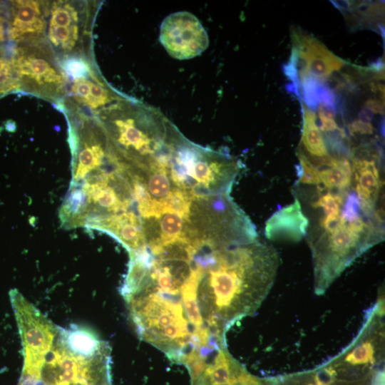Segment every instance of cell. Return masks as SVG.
Instances as JSON below:
<instances>
[{
	"label": "cell",
	"instance_id": "1",
	"mask_svg": "<svg viewBox=\"0 0 385 385\" xmlns=\"http://www.w3.org/2000/svg\"><path fill=\"white\" fill-rule=\"evenodd\" d=\"M383 225L361 217L341 219L333 227L320 229L309 240L314 265V289L322 294L359 256L384 240Z\"/></svg>",
	"mask_w": 385,
	"mask_h": 385
},
{
	"label": "cell",
	"instance_id": "2",
	"mask_svg": "<svg viewBox=\"0 0 385 385\" xmlns=\"http://www.w3.org/2000/svg\"><path fill=\"white\" fill-rule=\"evenodd\" d=\"M50 51L41 43L16 48L10 61L18 75L20 88L48 98L63 94L66 74L55 65Z\"/></svg>",
	"mask_w": 385,
	"mask_h": 385
},
{
	"label": "cell",
	"instance_id": "3",
	"mask_svg": "<svg viewBox=\"0 0 385 385\" xmlns=\"http://www.w3.org/2000/svg\"><path fill=\"white\" fill-rule=\"evenodd\" d=\"M159 38L168 54L179 60L195 58L209 46L205 29L198 19L188 11L167 16L161 23Z\"/></svg>",
	"mask_w": 385,
	"mask_h": 385
},
{
	"label": "cell",
	"instance_id": "4",
	"mask_svg": "<svg viewBox=\"0 0 385 385\" xmlns=\"http://www.w3.org/2000/svg\"><path fill=\"white\" fill-rule=\"evenodd\" d=\"M294 48L298 53L301 68L299 73L309 74L321 82L339 70L344 61L332 53L315 38L299 31L293 32Z\"/></svg>",
	"mask_w": 385,
	"mask_h": 385
},
{
	"label": "cell",
	"instance_id": "5",
	"mask_svg": "<svg viewBox=\"0 0 385 385\" xmlns=\"http://www.w3.org/2000/svg\"><path fill=\"white\" fill-rule=\"evenodd\" d=\"M265 381L250 374L224 348L191 379V385H264Z\"/></svg>",
	"mask_w": 385,
	"mask_h": 385
},
{
	"label": "cell",
	"instance_id": "6",
	"mask_svg": "<svg viewBox=\"0 0 385 385\" xmlns=\"http://www.w3.org/2000/svg\"><path fill=\"white\" fill-rule=\"evenodd\" d=\"M10 38L30 43H41L45 34L46 2L39 1H13Z\"/></svg>",
	"mask_w": 385,
	"mask_h": 385
},
{
	"label": "cell",
	"instance_id": "7",
	"mask_svg": "<svg viewBox=\"0 0 385 385\" xmlns=\"http://www.w3.org/2000/svg\"><path fill=\"white\" fill-rule=\"evenodd\" d=\"M308 218L302 212L300 202H294L275 212L265 223L266 237L274 242L301 240L307 232Z\"/></svg>",
	"mask_w": 385,
	"mask_h": 385
},
{
	"label": "cell",
	"instance_id": "8",
	"mask_svg": "<svg viewBox=\"0 0 385 385\" xmlns=\"http://www.w3.org/2000/svg\"><path fill=\"white\" fill-rule=\"evenodd\" d=\"M369 156H354L351 168L361 211L364 216L371 218L382 184L376 161Z\"/></svg>",
	"mask_w": 385,
	"mask_h": 385
},
{
	"label": "cell",
	"instance_id": "9",
	"mask_svg": "<svg viewBox=\"0 0 385 385\" xmlns=\"http://www.w3.org/2000/svg\"><path fill=\"white\" fill-rule=\"evenodd\" d=\"M302 145L300 151L317 168L327 167L329 164L331 155L328 153L324 137L317 125L316 114L304 105H302Z\"/></svg>",
	"mask_w": 385,
	"mask_h": 385
},
{
	"label": "cell",
	"instance_id": "10",
	"mask_svg": "<svg viewBox=\"0 0 385 385\" xmlns=\"http://www.w3.org/2000/svg\"><path fill=\"white\" fill-rule=\"evenodd\" d=\"M351 178L352 168L344 156H331L329 165L323 167L319 171L320 183L328 188H347L351 185Z\"/></svg>",
	"mask_w": 385,
	"mask_h": 385
},
{
	"label": "cell",
	"instance_id": "11",
	"mask_svg": "<svg viewBox=\"0 0 385 385\" xmlns=\"http://www.w3.org/2000/svg\"><path fill=\"white\" fill-rule=\"evenodd\" d=\"M299 81L307 108L312 111L317 109L319 106V88L322 82L309 74L299 78Z\"/></svg>",
	"mask_w": 385,
	"mask_h": 385
},
{
	"label": "cell",
	"instance_id": "12",
	"mask_svg": "<svg viewBox=\"0 0 385 385\" xmlns=\"http://www.w3.org/2000/svg\"><path fill=\"white\" fill-rule=\"evenodd\" d=\"M299 165L297 166V183L305 185H319L320 183L319 170L314 166L299 150L298 152Z\"/></svg>",
	"mask_w": 385,
	"mask_h": 385
},
{
	"label": "cell",
	"instance_id": "13",
	"mask_svg": "<svg viewBox=\"0 0 385 385\" xmlns=\"http://www.w3.org/2000/svg\"><path fill=\"white\" fill-rule=\"evenodd\" d=\"M344 203L341 195L327 192L314 202V208H322L324 216H337L341 214Z\"/></svg>",
	"mask_w": 385,
	"mask_h": 385
},
{
	"label": "cell",
	"instance_id": "14",
	"mask_svg": "<svg viewBox=\"0 0 385 385\" xmlns=\"http://www.w3.org/2000/svg\"><path fill=\"white\" fill-rule=\"evenodd\" d=\"M360 212V202L355 192L349 194L342 205V216L346 221L354 222L361 217Z\"/></svg>",
	"mask_w": 385,
	"mask_h": 385
},
{
	"label": "cell",
	"instance_id": "15",
	"mask_svg": "<svg viewBox=\"0 0 385 385\" xmlns=\"http://www.w3.org/2000/svg\"><path fill=\"white\" fill-rule=\"evenodd\" d=\"M349 131L362 135H371L374 132V128L370 123H365L360 120H355L348 125Z\"/></svg>",
	"mask_w": 385,
	"mask_h": 385
},
{
	"label": "cell",
	"instance_id": "16",
	"mask_svg": "<svg viewBox=\"0 0 385 385\" xmlns=\"http://www.w3.org/2000/svg\"><path fill=\"white\" fill-rule=\"evenodd\" d=\"M321 121V130L324 133L334 132L339 129L334 118H328L319 115Z\"/></svg>",
	"mask_w": 385,
	"mask_h": 385
},
{
	"label": "cell",
	"instance_id": "17",
	"mask_svg": "<svg viewBox=\"0 0 385 385\" xmlns=\"http://www.w3.org/2000/svg\"><path fill=\"white\" fill-rule=\"evenodd\" d=\"M364 108L373 113H384V103L377 99H369L364 103Z\"/></svg>",
	"mask_w": 385,
	"mask_h": 385
},
{
	"label": "cell",
	"instance_id": "18",
	"mask_svg": "<svg viewBox=\"0 0 385 385\" xmlns=\"http://www.w3.org/2000/svg\"><path fill=\"white\" fill-rule=\"evenodd\" d=\"M31 385H38L39 384V379H41L43 380H46V381H50V380H48L46 379H44L38 375H36V374H31ZM110 375L109 374H102V375H99V376H95L92 379H90L88 380H86V381H81V382H84V381H93V380H101V379H109ZM53 382V381H52ZM56 383V382H54ZM78 383H80V382H78ZM58 384V383H56ZM75 384H77V383H75ZM71 384V385H72ZM62 385V384H61Z\"/></svg>",
	"mask_w": 385,
	"mask_h": 385
},
{
	"label": "cell",
	"instance_id": "19",
	"mask_svg": "<svg viewBox=\"0 0 385 385\" xmlns=\"http://www.w3.org/2000/svg\"><path fill=\"white\" fill-rule=\"evenodd\" d=\"M373 116L374 113L366 108L361 109L359 113V120L365 123H370Z\"/></svg>",
	"mask_w": 385,
	"mask_h": 385
},
{
	"label": "cell",
	"instance_id": "20",
	"mask_svg": "<svg viewBox=\"0 0 385 385\" xmlns=\"http://www.w3.org/2000/svg\"><path fill=\"white\" fill-rule=\"evenodd\" d=\"M4 19L0 15V42L4 39Z\"/></svg>",
	"mask_w": 385,
	"mask_h": 385
},
{
	"label": "cell",
	"instance_id": "21",
	"mask_svg": "<svg viewBox=\"0 0 385 385\" xmlns=\"http://www.w3.org/2000/svg\"><path fill=\"white\" fill-rule=\"evenodd\" d=\"M29 373H30V372H29ZM32 374H33V373H32ZM102 374H109V375H111L110 374H108V372L102 373ZM102 374H100V375H102ZM36 375H38V374H36ZM38 376H39V375H38ZM98 376H99V374H98ZM41 377H42V376H41ZM94 377H95V376H94ZM91 379H92V378H91ZM50 381H51V380H50ZM77 383H78V382H77ZM74 384H75V383H74ZM62 385H63V384H62ZM70 385H71V384H70Z\"/></svg>",
	"mask_w": 385,
	"mask_h": 385
},
{
	"label": "cell",
	"instance_id": "22",
	"mask_svg": "<svg viewBox=\"0 0 385 385\" xmlns=\"http://www.w3.org/2000/svg\"><path fill=\"white\" fill-rule=\"evenodd\" d=\"M270 380H265L264 385H269Z\"/></svg>",
	"mask_w": 385,
	"mask_h": 385
}]
</instances>
